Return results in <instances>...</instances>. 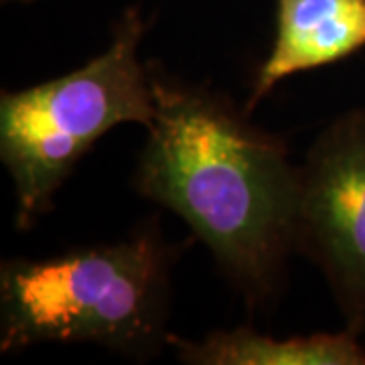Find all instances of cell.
Segmentation results:
<instances>
[{"mask_svg": "<svg viewBox=\"0 0 365 365\" xmlns=\"http://www.w3.org/2000/svg\"><path fill=\"white\" fill-rule=\"evenodd\" d=\"M365 47V0H276L268 57L252 81V112L284 79L343 61Z\"/></svg>", "mask_w": 365, "mask_h": 365, "instance_id": "5", "label": "cell"}, {"mask_svg": "<svg viewBox=\"0 0 365 365\" xmlns=\"http://www.w3.org/2000/svg\"><path fill=\"white\" fill-rule=\"evenodd\" d=\"M150 66L155 118L134 191L179 215L250 311L284 287L294 250L300 165L223 93Z\"/></svg>", "mask_w": 365, "mask_h": 365, "instance_id": "1", "label": "cell"}, {"mask_svg": "<svg viewBox=\"0 0 365 365\" xmlns=\"http://www.w3.org/2000/svg\"><path fill=\"white\" fill-rule=\"evenodd\" d=\"M187 365H365V345L347 327L333 333L272 337L252 327L215 329L199 339L170 335Z\"/></svg>", "mask_w": 365, "mask_h": 365, "instance_id": "6", "label": "cell"}, {"mask_svg": "<svg viewBox=\"0 0 365 365\" xmlns=\"http://www.w3.org/2000/svg\"><path fill=\"white\" fill-rule=\"evenodd\" d=\"M146 19L128 6L102 51L66 76L0 93V160L14 191V227L31 230L102 136L155 118Z\"/></svg>", "mask_w": 365, "mask_h": 365, "instance_id": "3", "label": "cell"}, {"mask_svg": "<svg viewBox=\"0 0 365 365\" xmlns=\"http://www.w3.org/2000/svg\"><path fill=\"white\" fill-rule=\"evenodd\" d=\"M2 2H19V4H29V2H35V0H2Z\"/></svg>", "mask_w": 365, "mask_h": 365, "instance_id": "7", "label": "cell"}, {"mask_svg": "<svg viewBox=\"0 0 365 365\" xmlns=\"http://www.w3.org/2000/svg\"><path fill=\"white\" fill-rule=\"evenodd\" d=\"M177 248L157 222L47 258L0 264V353L90 343L136 361L169 347Z\"/></svg>", "mask_w": 365, "mask_h": 365, "instance_id": "2", "label": "cell"}, {"mask_svg": "<svg viewBox=\"0 0 365 365\" xmlns=\"http://www.w3.org/2000/svg\"><path fill=\"white\" fill-rule=\"evenodd\" d=\"M294 250L323 272L345 327L365 339V108L329 122L300 165Z\"/></svg>", "mask_w": 365, "mask_h": 365, "instance_id": "4", "label": "cell"}]
</instances>
